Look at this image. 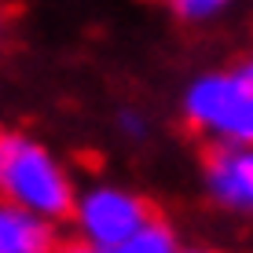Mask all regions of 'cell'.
<instances>
[{
	"label": "cell",
	"instance_id": "obj_1",
	"mask_svg": "<svg viewBox=\"0 0 253 253\" xmlns=\"http://www.w3.org/2000/svg\"><path fill=\"white\" fill-rule=\"evenodd\" d=\"M0 191L15 206L41 216H63L70 209V184L44 147L22 136L0 139Z\"/></svg>",
	"mask_w": 253,
	"mask_h": 253
},
{
	"label": "cell",
	"instance_id": "obj_2",
	"mask_svg": "<svg viewBox=\"0 0 253 253\" xmlns=\"http://www.w3.org/2000/svg\"><path fill=\"white\" fill-rule=\"evenodd\" d=\"M187 118L216 136L235 143L253 139V81L246 74H216L202 77L187 92Z\"/></svg>",
	"mask_w": 253,
	"mask_h": 253
},
{
	"label": "cell",
	"instance_id": "obj_3",
	"mask_svg": "<svg viewBox=\"0 0 253 253\" xmlns=\"http://www.w3.org/2000/svg\"><path fill=\"white\" fill-rule=\"evenodd\" d=\"M147 224V209L139 198L125 195V191L99 187L81 202V231L99 253L118 250Z\"/></svg>",
	"mask_w": 253,
	"mask_h": 253
},
{
	"label": "cell",
	"instance_id": "obj_4",
	"mask_svg": "<svg viewBox=\"0 0 253 253\" xmlns=\"http://www.w3.org/2000/svg\"><path fill=\"white\" fill-rule=\"evenodd\" d=\"M209 187L231 206H253V151H216L209 158Z\"/></svg>",
	"mask_w": 253,
	"mask_h": 253
},
{
	"label": "cell",
	"instance_id": "obj_5",
	"mask_svg": "<svg viewBox=\"0 0 253 253\" xmlns=\"http://www.w3.org/2000/svg\"><path fill=\"white\" fill-rule=\"evenodd\" d=\"M0 253H51V231L41 213L15 202L0 206Z\"/></svg>",
	"mask_w": 253,
	"mask_h": 253
},
{
	"label": "cell",
	"instance_id": "obj_6",
	"mask_svg": "<svg viewBox=\"0 0 253 253\" xmlns=\"http://www.w3.org/2000/svg\"><path fill=\"white\" fill-rule=\"evenodd\" d=\"M172 235L169 228H162V224H154V220H147L143 228H139L128 242H121L118 250H110V253H172Z\"/></svg>",
	"mask_w": 253,
	"mask_h": 253
},
{
	"label": "cell",
	"instance_id": "obj_7",
	"mask_svg": "<svg viewBox=\"0 0 253 253\" xmlns=\"http://www.w3.org/2000/svg\"><path fill=\"white\" fill-rule=\"evenodd\" d=\"M169 4H172V11L184 15V19H206L216 7H224L228 0H169Z\"/></svg>",
	"mask_w": 253,
	"mask_h": 253
},
{
	"label": "cell",
	"instance_id": "obj_8",
	"mask_svg": "<svg viewBox=\"0 0 253 253\" xmlns=\"http://www.w3.org/2000/svg\"><path fill=\"white\" fill-rule=\"evenodd\" d=\"M59 253H99V250H88V246H66V250H59Z\"/></svg>",
	"mask_w": 253,
	"mask_h": 253
},
{
	"label": "cell",
	"instance_id": "obj_9",
	"mask_svg": "<svg viewBox=\"0 0 253 253\" xmlns=\"http://www.w3.org/2000/svg\"><path fill=\"white\" fill-rule=\"evenodd\" d=\"M242 74H246V77H250V81H253V63H250V66H242Z\"/></svg>",
	"mask_w": 253,
	"mask_h": 253
}]
</instances>
